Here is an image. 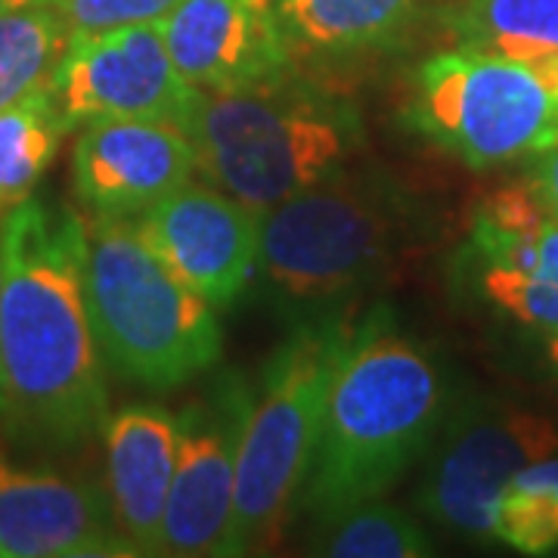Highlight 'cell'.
I'll return each instance as SVG.
<instances>
[{
  "label": "cell",
  "instance_id": "5",
  "mask_svg": "<svg viewBox=\"0 0 558 558\" xmlns=\"http://www.w3.org/2000/svg\"><path fill=\"white\" fill-rule=\"evenodd\" d=\"M354 326V314L295 323L264 360L242 428L227 556H255L282 537L311 478L332 379Z\"/></svg>",
  "mask_w": 558,
  "mask_h": 558
},
{
  "label": "cell",
  "instance_id": "26",
  "mask_svg": "<svg viewBox=\"0 0 558 558\" xmlns=\"http://www.w3.org/2000/svg\"><path fill=\"white\" fill-rule=\"evenodd\" d=\"M44 3H57L60 7V0H0V16L25 10V7H44Z\"/></svg>",
  "mask_w": 558,
  "mask_h": 558
},
{
  "label": "cell",
  "instance_id": "16",
  "mask_svg": "<svg viewBox=\"0 0 558 558\" xmlns=\"http://www.w3.org/2000/svg\"><path fill=\"white\" fill-rule=\"evenodd\" d=\"M106 494L137 556H161L165 512L178 465V413L161 403H128L102 425Z\"/></svg>",
  "mask_w": 558,
  "mask_h": 558
},
{
  "label": "cell",
  "instance_id": "3",
  "mask_svg": "<svg viewBox=\"0 0 558 558\" xmlns=\"http://www.w3.org/2000/svg\"><path fill=\"white\" fill-rule=\"evenodd\" d=\"M422 218L398 180L344 171L260 215L258 286L289 326L354 314L418 245Z\"/></svg>",
  "mask_w": 558,
  "mask_h": 558
},
{
  "label": "cell",
  "instance_id": "8",
  "mask_svg": "<svg viewBox=\"0 0 558 558\" xmlns=\"http://www.w3.org/2000/svg\"><path fill=\"white\" fill-rule=\"evenodd\" d=\"M428 450L418 509L457 534L494 539L499 494L524 465L558 453V425L512 400L469 398L447 410Z\"/></svg>",
  "mask_w": 558,
  "mask_h": 558
},
{
  "label": "cell",
  "instance_id": "12",
  "mask_svg": "<svg viewBox=\"0 0 558 558\" xmlns=\"http://www.w3.org/2000/svg\"><path fill=\"white\" fill-rule=\"evenodd\" d=\"M134 220L171 274L215 311H230L255 286L260 211L211 183H186Z\"/></svg>",
  "mask_w": 558,
  "mask_h": 558
},
{
  "label": "cell",
  "instance_id": "10",
  "mask_svg": "<svg viewBox=\"0 0 558 558\" xmlns=\"http://www.w3.org/2000/svg\"><path fill=\"white\" fill-rule=\"evenodd\" d=\"M453 274L497 317L558 332V218L527 180L499 186L475 208Z\"/></svg>",
  "mask_w": 558,
  "mask_h": 558
},
{
  "label": "cell",
  "instance_id": "24",
  "mask_svg": "<svg viewBox=\"0 0 558 558\" xmlns=\"http://www.w3.org/2000/svg\"><path fill=\"white\" fill-rule=\"evenodd\" d=\"M524 180L531 183V190L546 205V211L558 218V140L531 159V171Z\"/></svg>",
  "mask_w": 558,
  "mask_h": 558
},
{
  "label": "cell",
  "instance_id": "23",
  "mask_svg": "<svg viewBox=\"0 0 558 558\" xmlns=\"http://www.w3.org/2000/svg\"><path fill=\"white\" fill-rule=\"evenodd\" d=\"M183 0H60L72 32H102L121 25L161 22Z\"/></svg>",
  "mask_w": 558,
  "mask_h": 558
},
{
  "label": "cell",
  "instance_id": "19",
  "mask_svg": "<svg viewBox=\"0 0 558 558\" xmlns=\"http://www.w3.org/2000/svg\"><path fill=\"white\" fill-rule=\"evenodd\" d=\"M65 134L50 87L0 109V218L35 193Z\"/></svg>",
  "mask_w": 558,
  "mask_h": 558
},
{
  "label": "cell",
  "instance_id": "13",
  "mask_svg": "<svg viewBox=\"0 0 558 558\" xmlns=\"http://www.w3.org/2000/svg\"><path fill=\"white\" fill-rule=\"evenodd\" d=\"M159 28L171 62L202 94H236L292 72L277 0H183Z\"/></svg>",
  "mask_w": 558,
  "mask_h": 558
},
{
  "label": "cell",
  "instance_id": "9",
  "mask_svg": "<svg viewBox=\"0 0 558 558\" xmlns=\"http://www.w3.org/2000/svg\"><path fill=\"white\" fill-rule=\"evenodd\" d=\"M47 87L65 131L100 121H165L183 131L202 97L168 57L159 22L72 32Z\"/></svg>",
  "mask_w": 558,
  "mask_h": 558
},
{
  "label": "cell",
  "instance_id": "11",
  "mask_svg": "<svg viewBox=\"0 0 558 558\" xmlns=\"http://www.w3.org/2000/svg\"><path fill=\"white\" fill-rule=\"evenodd\" d=\"M248 403L252 381L240 369H223L178 413V465L161 556H227Z\"/></svg>",
  "mask_w": 558,
  "mask_h": 558
},
{
  "label": "cell",
  "instance_id": "22",
  "mask_svg": "<svg viewBox=\"0 0 558 558\" xmlns=\"http://www.w3.org/2000/svg\"><path fill=\"white\" fill-rule=\"evenodd\" d=\"M311 553L336 558H422L435 556L432 537L398 506L381 499L360 502L319 527Z\"/></svg>",
  "mask_w": 558,
  "mask_h": 558
},
{
  "label": "cell",
  "instance_id": "15",
  "mask_svg": "<svg viewBox=\"0 0 558 558\" xmlns=\"http://www.w3.org/2000/svg\"><path fill=\"white\" fill-rule=\"evenodd\" d=\"M119 556L137 549L119 531L102 487L0 457V558Z\"/></svg>",
  "mask_w": 558,
  "mask_h": 558
},
{
  "label": "cell",
  "instance_id": "18",
  "mask_svg": "<svg viewBox=\"0 0 558 558\" xmlns=\"http://www.w3.org/2000/svg\"><path fill=\"white\" fill-rule=\"evenodd\" d=\"M440 22L465 50L506 60L558 53V0H459Z\"/></svg>",
  "mask_w": 558,
  "mask_h": 558
},
{
  "label": "cell",
  "instance_id": "17",
  "mask_svg": "<svg viewBox=\"0 0 558 558\" xmlns=\"http://www.w3.org/2000/svg\"><path fill=\"white\" fill-rule=\"evenodd\" d=\"M425 0H277L292 47L348 60L391 47L416 22Z\"/></svg>",
  "mask_w": 558,
  "mask_h": 558
},
{
  "label": "cell",
  "instance_id": "2",
  "mask_svg": "<svg viewBox=\"0 0 558 558\" xmlns=\"http://www.w3.org/2000/svg\"><path fill=\"white\" fill-rule=\"evenodd\" d=\"M450 410L438 357L400 332L395 314L366 311L341 354L311 478L299 506L314 527L381 494L428 453Z\"/></svg>",
  "mask_w": 558,
  "mask_h": 558
},
{
  "label": "cell",
  "instance_id": "21",
  "mask_svg": "<svg viewBox=\"0 0 558 558\" xmlns=\"http://www.w3.org/2000/svg\"><path fill=\"white\" fill-rule=\"evenodd\" d=\"M494 539L521 556L558 553V453L524 465L494 509Z\"/></svg>",
  "mask_w": 558,
  "mask_h": 558
},
{
  "label": "cell",
  "instance_id": "25",
  "mask_svg": "<svg viewBox=\"0 0 558 558\" xmlns=\"http://www.w3.org/2000/svg\"><path fill=\"white\" fill-rule=\"evenodd\" d=\"M534 348H537L546 373L558 381V332H534Z\"/></svg>",
  "mask_w": 558,
  "mask_h": 558
},
{
  "label": "cell",
  "instance_id": "27",
  "mask_svg": "<svg viewBox=\"0 0 558 558\" xmlns=\"http://www.w3.org/2000/svg\"><path fill=\"white\" fill-rule=\"evenodd\" d=\"M0 422H3V388H0Z\"/></svg>",
  "mask_w": 558,
  "mask_h": 558
},
{
  "label": "cell",
  "instance_id": "14",
  "mask_svg": "<svg viewBox=\"0 0 558 558\" xmlns=\"http://www.w3.org/2000/svg\"><path fill=\"white\" fill-rule=\"evenodd\" d=\"M196 171L190 137L165 121L87 124L72 149V186L87 218H137Z\"/></svg>",
  "mask_w": 558,
  "mask_h": 558
},
{
  "label": "cell",
  "instance_id": "7",
  "mask_svg": "<svg viewBox=\"0 0 558 558\" xmlns=\"http://www.w3.org/2000/svg\"><path fill=\"white\" fill-rule=\"evenodd\" d=\"M403 121L465 168L534 159L558 140V97L521 60L453 47L418 65Z\"/></svg>",
  "mask_w": 558,
  "mask_h": 558
},
{
  "label": "cell",
  "instance_id": "1",
  "mask_svg": "<svg viewBox=\"0 0 558 558\" xmlns=\"http://www.w3.org/2000/svg\"><path fill=\"white\" fill-rule=\"evenodd\" d=\"M87 220L28 196L0 218V388L13 435L57 450L102 435L106 360L84 292Z\"/></svg>",
  "mask_w": 558,
  "mask_h": 558
},
{
  "label": "cell",
  "instance_id": "20",
  "mask_svg": "<svg viewBox=\"0 0 558 558\" xmlns=\"http://www.w3.org/2000/svg\"><path fill=\"white\" fill-rule=\"evenodd\" d=\"M69 40L72 25L57 3L0 16V109L47 87Z\"/></svg>",
  "mask_w": 558,
  "mask_h": 558
},
{
  "label": "cell",
  "instance_id": "4",
  "mask_svg": "<svg viewBox=\"0 0 558 558\" xmlns=\"http://www.w3.org/2000/svg\"><path fill=\"white\" fill-rule=\"evenodd\" d=\"M183 134L202 178L260 215L344 174L366 143L357 106L295 72L202 94Z\"/></svg>",
  "mask_w": 558,
  "mask_h": 558
},
{
  "label": "cell",
  "instance_id": "6",
  "mask_svg": "<svg viewBox=\"0 0 558 558\" xmlns=\"http://www.w3.org/2000/svg\"><path fill=\"white\" fill-rule=\"evenodd\" d=\"M84 292L102 360L121 379L171 391L220 357L218 311L140 240L131 218H87Z\"/></svg>",
  "mask_w": 558,
  "mask_h": 558
}]
</instances>
